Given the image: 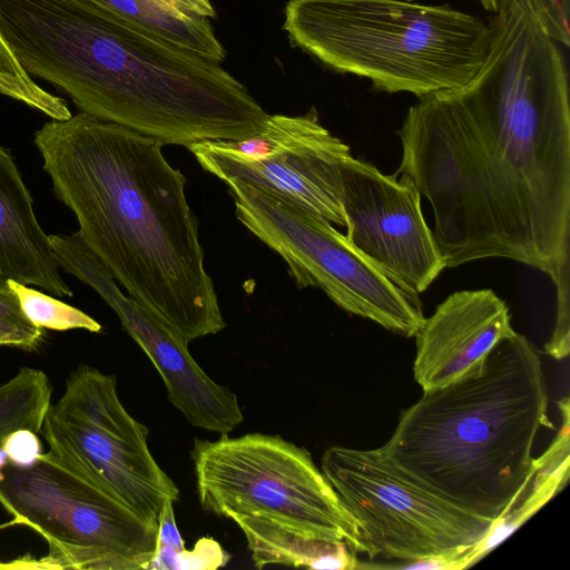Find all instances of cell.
<instances>
[{
  "mask_svg": "<svg viewBox=\"0 0 570 570\" xmlns=\"http://www.w3.org/2000/svg\"><path fill=\"white\" fill-rule=\"evenodd\" d=\"M190 455L204 510L227 519L266 518L375 558L360 523L304 448L278 435L223 434L217 441L196 439Z\"/></svg>",
  "mask_w": 570,
  "mask_h": 570,
  "instance_id": "6",
  "label": "cell"
},
{
  "mask_svg": "<svg viewBox=\"0 0 570 570\" xmlns=\"http://www.w3.org/2000/svg\"><path fill=\"white\" fill-rule=\"evenodd\" d=\"M59 268L32 196L10 150L0 145V284L13 279L67 297L72 292Z\"/></svg>",
  "mask_w": 570,
  "mask_h": 570,
  "instance_id": "15",
  "label": "cell"
},
{
  "mask_svg": "<svg viewBox=\"0 0 570 570\" xmlns=\"http://www.w3.org/2000/svg\"><path fill=\"white\" fill-rule=\"evenodd\" d=\"M229 556L212 538L199 539L193 550H176L171 547H156L147 570H215L224 567Z\"/></svg>",
  "mask_w": 570,
  "mask_h": 570,
  "instance_id": "22",
  "label": "cell"
},
{
  "mask_svg": "<svg viewBox=\"0 0 570 570\" xmlns=\"http://www.w3.org/2000/svg\"><path fill=\"white\" fill-rule=\"evenodd\" d=\"M0 448L7 453L10 464L21 468L32 465L42 453L37 433L27 429L8 434L0 443Z\"/></svg>",
  "mask_w": 570,
  "mask_h": 570,
  "instance_id": "25",
  "label": "cell"
},
{
  "mask_svg": "<svg viewBox=\"0 0 570 570\" xmlns=\"http://www.w3.org/2000/svg\"><path fill=\"white\" fill-rule=\"evenodd\" d=\"M51 393L47 374L32 367H21L0 384V443L16 430L40 432L51 404Z\"/></svg>",
  "mask_w": 570,
  "mask_h": 570,
  "instance_id": "19",
  "label": "cell"
},
{
  "mask_svg": "<svg viewBox=\"0 0 570 570\" xmlns=\"http://www.w3.org/2000/svg\"><path fill=\"white\" fill-rule=\"evenodd\" d=\"M7 283L18 296L23 313L35 325L53 331L81 328L91 333L100 332L101 325L82 311L29 285L13 279Z\"/></svg>",
  "mask_w": 570,
  "mask_h": 570,
  "instance_id": "21",
  "label": "cell"
},
{
  "mask_svg": "<svg viewBox=\"0 0 570 570\" xmlns=\"http://www.w3.org/2000/svg\"><path fill=\"white\" fill-rule=\"evenodd\" d=\"M226 185L236 218L284 259L299 289L318 288L350 314L415 335L425 318L420 294L368 259L332 223L274 190Z\"/></svg>",
  "mask_w": 570,
  "mask_h": 570,
  "instance_id": "8",
  "label": "cell"
},
{
  "mask_svg": "<svg viewBox=\"0 0 570 570\" xmlns=\"http://www.w3.org/2000/svg\"><path fill=\"white\" fill-rule=\"evenodd\" d=\"M283 28L328 67L419 98L466 86L491 42L475 16L405 0H289Z\"/></svg>",
  "mask_w": 570,
  "mask_h": 570,
  "instance_id": "5",
  "label": "cell"
},
{
  "mask_svg": "<svg viewBox=\"0 0 570 570\" xmlns=\"http://www.w3.org/2000/svg\"><path fill=\"white\" fill-rule=\"evenodd\" d=\"M8 464H9V460H8L7 453L4 452L3 449L0 448V480L3 479V476H4L3 469Z\"/></svg>",
  "mask_w": 570,
  "mask_h": 570,
  "instance_id": "28",
  "label": "cell"
},
{
  "mask_svg": "<svg viewBox=\"0 0 570 570\" xmlns=\"http://www.w3.org/2000/svg\"><path fill=\"white\" fill-rule=\"evenodd\" d=\"M48 452L99 483L146 521L158 525L167 499L179 490L148 448V429L117 393L116 377L80 364L51 403L41 428Z\"/></svg>",
  "mask_w": 570,
  "mask_h": 570,
  "instance_id": "9",
  "label": "cell"
},
{
  "mask_svg": "<svg viewBox=\"0 0 570 570\" xmlns=\"http://www.w3.org/2000/svg\"><path fill=\"white\" fill-rule=\"evenodd\" d=\"M166 4L188 13L199 14L206 18H215L216 12L209 0H160Z\"/></svg>",
  "mask_w": 570,
  "mask_h": 570,
  "instance_id": "27",
  "label": "cell"
},
{
  "mask_svg": "<svg viewBox=\"0 0 570 570\" xmlns=\"http://www.w3.org/2000/svg\"><path fill=\"white\" fill-rule=\"evenodd\" d=\"M487 11L499 12L510 0H478ZM528 2L550 36L566 47L570 43V0H520Z\"/></svg>",
  "mask_w": 570,
  "mask_h": 570,
  "instance_id": "24",
  "label": "cell"
},
{
  "mask_svg": "<svg viewBox=\"0 0 570 570\" xmlns=\"http://www.w3.org/2000/svg\"><path fill=\"white\" fill-rule=\"evenodd\" d=\"M22 68L86 114L163 145L240 140L268 114L210 59L90 0H40L21 32Z\"/></svg>",
  "mask_w": 570,
  "mask_h": 570,
  "instance_id": "3",
  "label": "cell"
},
{
  "mask_svg": "<svg viewBox=\"0 0 570 570\" xmlns=\"http://www.w3.org/2000/svg\"><path fill=\"white\" fill-rule=\"evenodd\" d=\"M42 337V328L26 316L8 283L0 284V345L35 351Z\"/></svg>",
  "mask_w": 570,
  "mask_h": 570,
  "instance_id": "23",
  "label": "cell"
},
{
  "mask_svg": "<svg viewBox=\"0 0 570 570\" xmlns=\"http://www.w3.org/2000/svg\"><path fill=\"white\" fill-rule=\"evenodd\" d=\"M243 531L256 568L267 566L353 570L355 552L343 541L315 535L276 521L248 515L230 518Z\"/></svg>",
  "mask_w": 570,
  "mask_h": 570,
  "instance_id": "16",
  "label": "cell"
},
{
  "mask_svg": "<svg viewBox=\"0 0 570 570\" xmlns=\"http://www.w3.org/2000/svg\"><path fill=\"white\" fill-rule=\"evenodd\" d=\"M60 268L94 288L114 309L122 327L142 348L161 376L170 403L195 428L228 434L244 420L238 400L195 362L188 343L118 287L100 261L75 235L55 246Z\"/></svg>",
  "mask_w": 570,
  "mask_h": 570,
  "instance_id": "13",
  "label": "cell"
},
{
  "mask_svg": "<svg viewBox=\"0 0 570 570\" xmlns=\"http://www.w3.org/2000/svg\"><path fill=\"white\" fill-rule=\"evenodd\" d=\"M198 164L225 184L264 187L345 227L341 173L352 156L312 108L301 116L268 115L262 130L240 140H206L188 147Z\"/></svg>",
  "mask_w": 570,
  "mask_h": 570,
  "instance_id": "11",
  "label": "cell"
},
{
  "mask_svg": "<svg viewBox=\"0 0 570 570\" xmlns=\"http://www.w3.org/2000/svg\"><path fill=\"white\" fill-rule=\"evenodd\" d=\"M547 410L538 350L515 332L474 373L423 392L379 449L424 490L495 521L532 478V449Z\"/></svg>",
  "mask_w": 570,
  "mask_h": 570,
  "instance_id": "4",
  "label": "cell"
},
{
  "mask_svg": "<svg viewBox=\"0 0 570 570\" xmlns=\"http://www.w3.org/2000/svg\"><path fill=\"white\" fill-rule=\"evenodd\" d=\"M0 504L13 522L48 543L42 569L147 570L157 547L153 524L106 488L50 452L30 466L8 464Z\"/></svg>",
  "mask_w": 570,
  "mask_h": 570,
  "instance_id": "7",
  "label": "cell"
},
{
  "mask_svg": "<svg viewBox=\"0 0 570 570\" xmlns=\"http://www.w3.org/2000/svg\"><path fill=\"white\" fill-rule=\"evenodd\" d=\"M514 333L508 305L492 289L454 292L414 335V380L426 392L470 375Z\"/></svg>",
  "mask_w": 570,
  "mask_h": 570,
  "instance_id": "14",
  "label": "cell"
},
{
  "mask_svg": "<svg viewBox=\"0 0 570 570\" xmlns=\"http://www.w3.org/2000/svg\"><path fill=\"white\" fill-rule=\"evenodd\" d=\"M350 157L342 167L346 237L368 259L421 294L445 267L413 180Z\"/></svg>",
  "mask_w": 570,
  "mask_h": 570,
  "instance_id": "12",
  "label": "cell"
},
{
  "mask_svg": "<svg viewBox=\"0 0 570 570\" xmlns=\"http://www.w3.org/2000/svg\"><path fill=\"white\" fill-rule=\"evenodd\" d=\"M490 22L487 59L463 88L420 98L397 134L433 213L446 268L508 258L569 289L570 104L559 43L527 3Z\"/></svg>",
  "mask_w": 570,
  "mask_h": 570,
  "instance_id": "1",
  "label": "cell"
},
{
  "mask_svg": "<svg viewBox=\"0 0 570 570\" xmlns=\"http://www.w3.org/2000/svg\"><path fill=\"white\" fill-rule=\"evenodd\" d=\"M174 500L167 499L161 508L158 519L157 547H171L176 550L185 549L175 520Z\"/></svg>",
  "mask_w": 570,
  "mask_h": 570,
  "instance_id": "26",
  "label": "cell"
},
{
  "mask_svg": "<svg viewBox=\"0 0 570 570\" xmlns=\"http://www.w3.org/2000/svg\"><path fill=\"white\" fill-rule=\"evenodd\" d=\"M562 426L549 449L534 459V472L519 502L502 518L473 549L458 559V568L465 569L491 552L519 529L531 515L556 495L569 479L570 413L562 411Z\"/></svg>",
  "mask_w": 570,
  "mask_h": 570,
  "instance_id": "17",
  "label": "cell"
},
{
  "mask_svg": "<svg viewBox=\"0 0 570 570\" xmlns=\"http://www.w3.org/2000/svg\"><path fill=\"white\" fill-rule=\"evenodd\" d=\"M33 141L75 234L131 298L186 343L226 326L186 178L160 141L83 111Z\"/></svg>",
  "mask_w": 570,
  "mask_h": 570,
  "instance_id": "2",
  "label": "cell"
},
{
  "mask_svg": "<svg viewBox=\"0 0 570 570\" xmlns=\"http://www.w3.org/2000/svg\"><path fill=\"white\" fill-rule=\"evenodd\" d=\"M119 18L194 51L215 62L226 51L215 37L208 18L179 11L160 0H90Z\"/></svg>",
  "mask_w": 570,
  "mask_h": 570,
  "instance_id": "18",
  "label": "cell"
},
{
  "mask_svg": "<svg viewBox=\"0 0 570 570\" xmlns=\"http://www.w3.org/2000/svg\"><path fill=\"white\" fill-rule=\"evenodd\" d=\"M0 95L37 109L52 120L72 117L67 102L42 89L21 67L0 33Z\"/></svg>",
  "mask_w": 570,
  "mask_h": 570,
  "instance_id": "20",
  "label": "cell"
},
{
  "mask_svg": "<svg viewBox=\"0 0 570 570\" xmlns=\"http://www.w3.org/2000/svg\"><path fill=\"white\" fill-rule=\"evenodd\" d=\"M322 472L360 523L375 557L411 562L456 560L493 529L495 521L465 512L401 473L380 449L331 446Z\"/></svg>",
  "mask_w": 570,
  "mask_h": 570,
  "instance_id": "10",
  "label": "cell"
}]
</instances>
